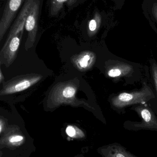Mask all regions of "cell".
I'll list each match as a JSON object with an SVG mask.
<instances>
[{"label": "cell", "mask_w": 157, "mask_h": 157, "mask_svg": "<svg viewBox=\"0 0 157 157\" xmlns=\"http://www.w3.org/2000/svg\"><path fill=\"white\" fill-rule=\"evenodd\" d=\"M89 29L91 31H94L97 28V23L96 21L94 19H92L90 22L89 23Z\"/></svg>", "instance_id": "13"}, {"label": "cell", "mask_w": 157, "mask_h": 157, "mask_svg": "<svg viewBox=\"0 0 157 157\" xmlns=\"http://www.w3.org/2000/svg\"><path fill=\"white\" fill-rule=\"evenodd\" d=\"M66 133L69 136L72 137L75 135V130L73 127H71V126H69L66 129Z\"/></svg>", "instance_id": "12"}, {"label": "cell", "mask_w": 157, "mask_h": 157, "mask_svg": "<svg viewBox=\"0 0 157 157\" xmlns=\"http://www.w3.org/2000/svg\"><path fill=\"white\" fill-rule=\"evenodd\" d=\"M75 93V89L72 87H67L64 88L63 91V96L65 98L72 97Z\"/></svg>", "instance_id": "8"}, {"label": "cell", "mask_w": 157, "mask_h": 157, "mask_svg": "<svg viewBox=\"0 0 157 157\" xmlns=\"http://www.w3.org/2000/svg\"><path fill=\"white\" fill-rule=\"evenodd\" d=\"M151 73L157 95V65L155 63H154L152 64L151 67Z\"/></svg>", "instance_id": "7"}, {"label": "cell", "mask_w": 157, "mask_h": 157, "mask_svg": "<svg viewBox=\"0 0 157 157\" xmlns=\"http://www.w3.org/2000/svg\"><path fill=\"white\" fill-rule=\"evenodd\" d=\"M31 83L29 80H24L17 84L14 87L15 92H20L29 88Z\"/></svg>", "instance_id": "6"}, {"label": "cell", "mask_w": 157, "mask_h": 157, "mask_svg": "<svg viewBox=\"0 0 157 157\" xmlns=\"http://www.w3.org/2000/svg\"><path fill=\"white\" fill-rule=\"evenodd\" d=\"M134 110L141 118L140 122H132L131 128L133 131L141 130L157 131V118L147 103L134 105Z\"/></svg>", "instance_id": "3"}, {"label": "cell", "mask_w": 157, "mask_h": 157, "mask_svg": "<svg viewBox=\"0 0 157 157\" xmlns=\"http://www.w3.org/2000/svg\"><path fill=\"white\" fill-rule=\"evenodd\" d=\"M39 4L38 1H34L26 19L25 28L28 34L25 42V47L27 48L31 47L36 40Z\"/></svg>", "instance_id": "4"}, {"label": "cell", "mask_w": 157, "mask_h": 157, "mask_svg": "<svg viewBox=\"0 0 157 157\" xmlns=\"http://www.w3.org/2000/svg\"><path fill=\"white\" fill-rule=\"evenodd\" d=\"M23 140V136H20V135H16V136H13L10 138L9 139V141L10 143H14L20 142Z\"/></svg>", "instance_id": "11"}, {"label": "cell", "mask_w": 157, "mask_h": 157, "mask_svg": "<svg viewBox=\"0 0 157 157\" xmlns=\"http://www.w3.org/2000/svg\"><path fill=\"white\" fill-rule=\"evenodd\" d=\"M2 126L1 125V124H0V133H1V132H2Z\"/></svg>", "instance_id": "16"}, {"label": "cell", "mask_w": 157, "mask_h": 157, "mask_svg": "<svg viewBox=\"0 0 157 157\" xmlns=\"http://www.w3.org/2000/svg\"><path fill=\"white\" fill-rule=\"evenodd\" d=\"M90 59V57L89 55H86L84 56L79 62L80 66L83 68L86 67L88 64V62L89 61Z\"/></svg>", "instance_id": "10"}, {"label": "cell", "mask_w": 157, "mask_h": 157, "mask_svg": "<svg viewBox=\"0 0 157 157\" xmlns=\"http://www.w3.org/2000/svg\"><path fill=\"white\" fill-rule=\"evenodd\" d=\"M152 12L155 18L157 20V4L155 3L153 5V9H152Z\"/></svg>", "instance_id": "14"}, {"label": "cell", "mask_w": 157, "mask_h": 157, "mask_svg": "<svg viewBox=\"0 0 157 157\" xmlns=\"http://www.w3.org/2000/svg\"><path fill=\"white\" fill-rule=\"evenodd\" d=\"M66 1L67 0H57V2H63Z\"/></svg>", "instance_id": "15"}, {"label": "cell", "mask_w": 157, "mask_h": 157, "mask_svg": "<svg viewBox=\"0 0 157 157\" xmlns=\"http://www.w3.org/2000/svg\"><path fill=\"white\" fill-rule=\"evenodd\" d=\"M155 98V93L146 81L140 89L131 93H122L117 97V104L120 107L146 104Z\"/></svg>", "instance_id": "2"}, {"label": "cell", "mask_w": 157, "mask_h": 157, "mask_svg": "<svg viewBox=\"0 0 157 157\" xmlns=\"http://www.w3.org/2000/svg\"><path fill=\"white\" fill-rule=\"evenodd\" d=\"M25 0H0V44Z\"/></svg>", "instance_id": "1"}, {"label": "cell", "mask_w": 157, "mask_h": 157, "mask_svg": "<svg viewBox=\"0 0 157 157\" xmlns=\"http://www.w3.org/2000/svg\"><path fill=\"white\" fill-rule=\"evenodd\" d=\"M121 74V71L118 68L111 69L108 73V75H109V76L112 77L120 76Z\"/></svg>", "instance_id": "9"}, {"label": "cell", "mask_w": 157, "mask_h": 157, "mask_svg": "<svg viewBox=\"0 0 157 157\" xmlns=\"http://www.w3.org/2000/svg\"><path fill=\"white\" fill-rule=\"evenodd\" d=\"M24 33H20L13 36L6 43L4 44L2 51L8 59H12L17 52Z\"/></svg>", "instance_id": "5"}]
</instances>
